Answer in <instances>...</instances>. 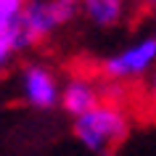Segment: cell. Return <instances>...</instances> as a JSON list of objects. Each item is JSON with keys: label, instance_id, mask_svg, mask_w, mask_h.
<instances>
[{"label": "cell", "instance_id": "cell-1", "mask_svg": "<svg viewBox=\"0 0 156 156\" xmlns=\"http://www.w3.org/2000/svg\"><path fill=\"white\" fill-rule=\"evenodd\" d=\"M72 135L93 156H111L130 135V114L119 101H101L87 114L72 119Z\"/></svg>", "mask_w": 156, "mask_h": 156}, {"label": "cell", "instance_id": "cell-2", "mask_svg": "<svg viewBox=\"0 0 156 156\" xmlns=\"http://www.w3.org/2000/svg\"><path fill=\"white\" fill-rule=\"evenodd\" d=\"M80 16V0H29L19 19V34L24 50H32Z\"/></svg>", "mask_w": 156, "mask_h": 156}, {"label": "cell", "instance_id": "cell-3", "mask_svg": "<svg viewBox=\"0 0 156 156\" xmlns=\"http://www.w3.org/2000/svg\"><path fill=\"white\" fill-rule=\"evenodd\" d=\"M156 72V34H143L101 61V80L108 85H127Z\"/></svg>", "mask_w": 156, "mask_h": 156}, {"label": "cell", "instance_id": "cell-4", "mask_svg": "<svg viewBox=\"0 0 156 156\" xmlns=\"http://www.w3.org/2000/svg\"><path fill=\"white\" fill-rule=\"evenodd\" d=\"M61 85L56 69L34 58L16 72V98L32 111H53L61 108Z\"/></svg>", "mask_w": 156, "mask_h": 156}, {"label": "cell", "instance_id": "cell-5", "mask_svg": "<svg viewBox=\"0 0 156 156\" xmlns=\"http://www.w3.org/2000/svg\"><path fill=\"white\" fill-rule=\"evenodd\" d=\"M101 101H106V87L101 80H95L93 74L74 72L69 74L61 85V108L72 116H82L90 108H95Z\"/></svg>", "mask_w": 156, "mask_h": 156}, {"label": "cell", "instance_id": "cell-6", "mask_svg": "<svg viewBox=\"0 0 156 156\" xmlns=\"http://www.w3.org/2000/svg\"><path fill=\"white\" fill-rule=\"evenodd\" d=\"M130 0H80V16L95 29H116L130 16Z\"/></svg>", "mask_w": 156, "mask_h": 156}, {"label": "cell", "instance_id": "cell-7", "mask_svg": "<svg viewBox=\"0 0 156 156\" xmlns=\"http://www.w3.org/2000/svg\"><path fill=\"white\" fill-rule=\"evenodd\" d=\"M27 5H29V0H0V34H19V19Z\"/></svg>", "mask_w": 156, "mask_h": 156}, {"label": "cell", "instance_id": "cell-8", "mask_svg": "<svg viewBox=\"0 0 156 156\" xmlns=\"http://www.w3.org/2000/svg\"><path fill=\"white\" fill-rule=\"evenodd\" d=\"M146 101L154 106V111H156V72L148 77V87H146Z\"/></svg>", "mask_w": 156, "mask_h": 156}, {"label": "cell", "instance_id": "cell-9", "mask_svg": "<svg viewBox=\"0 0 156 156\" xmlns=\"http://www.w3.org/2000/svg\"><path fill=\"white\" fill-rule=\"evenodd\" d=\"M130 5L138 11H156V0H130Z\"/></svg>", "mask_w": 156, "mask_h": 156}]
</instances>
